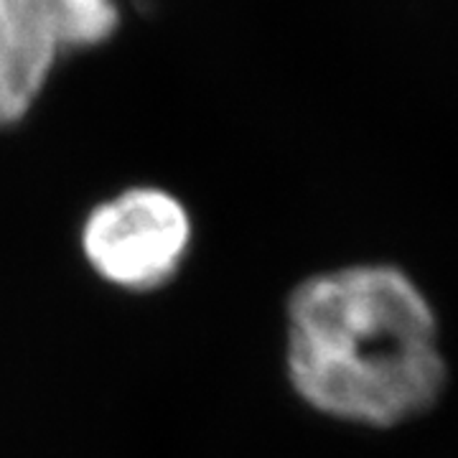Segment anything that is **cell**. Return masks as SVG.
<instances>
[{
	"mask_svg": "<svg viewBox=\"0 0 458 458\" xmlns=\"http://www.w3.org/2000/svg\"><path fill=\"white\" fill-rule=\"evenodd\" d=\"M59 49L49 0H0V128L29 113Z\"/></svg>",
	"mask_w": 458,
	"mask_h": 458,
	"instance_id": "3",
	"label": "cell"
},
{
	"mask_svg": "<svg viewBox=\"0 0 458 458\" xmlns=\"http://www.w3.org/2000/svg\"><path fill=\"white\" fill-rule=\"evenodd\" d=\"M62 47H95L117 26L113 0H49Z\"/></svg>",
	"mask_w": 458,
	"mask_h": 458,
	"instance_id": "4",
	"label": "cell"
},
{
	"mask_svg": "<svg viewBox=\"0 0 458 458\" xmlns=\"http://www.w3.org/2000/svg\"><path fill=\"white\" fill-rule=\"evenodd\" d=\"M191 245V219L164 189L135 186L98 204L82 227L84 260L105 283L146 293L179 273Z\"/></svg>",
	"mask_w": 458,
	"mask_h": 458,
	"instance_id": "2",
	"label": "cell"
},
{
	"mask_svg": "<svg viewBox=\"0 0 458 458\" xmlns=\"http://www.w3.org/2000/svg\"><path fill=\"white\" fill-rule=\"evenodd\" d=\"M288 379L334 420L397 428L445 393L438 318L397 265H349L295 285L288 298Z\"/></svg>",
	"mask_w": 458,
	"mask_h": 458,
	"instance_id": "1",
	"label": "cell"
}]
</instances>
